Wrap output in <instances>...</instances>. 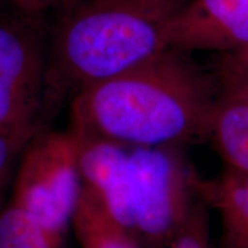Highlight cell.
Returning <instances> with one entry per match:
<instances>
[{
    "label": "cell",
    "mask_w": 248,
    "mask_h": 248,
    "mask_svg": "<svg viewBox=\"0 0 248 248\" xmlns=\"http://www.w3.org/2000/svg\"><path fill=\"white\" fill-rule=\"evenodd\" d=\"M190 52L168 47L80 89L69 131L130 147L177 146L207 138L219 86Z\"/></svg>",
    "instance_id": "6da1fadb"
},
{
    "label": "cell",
    "mask_w": 248,
    "mask_h": 248,
    "mask_svg": "<svg viewBox=\"0 0 248 248\" xmlns=\"http://www.w3.org/2000/svg\"><path fill=\"white\" fill-rule=\"evenodd\" d=\"M188 0H66L48 46V105L167 48L170 21Z\"/></svg>",
    "instance_id": "7a4b0ae2"
},
{
    "label": "cell",
    "mask_w": 248,
    "mask_h": 248,
    "mask_svg": "<svg viewBox=\"0 0 248 248\" xmlns=\"http://www.w3.org/2000/svg\"><path fill=\"white\" fill-rule=\"evenodd\" d=\"M199 176L177 146L130 147L132 235L142 248H170L199 201Z\"/></svg>",
    "instance_id": "3957f363"
},
{
    "label": "cell",
    "mask_w": 248,
    "mask_h": 248,
    "mask_svg": "<svg viewBox=\"0 0 248 248\" xmlns=\"http://www.w3.org/2000/svg\"><path fill=\"white\" fill-rule=\"evenodd\" d=\"M83 193L74 135L39 132L23 148L12 202L61 248Z\"/></svg>",
    "instance_id": "277c9868"
},
{
    "label": "cell",
    "mask_w": 248,
    "mask_h": 248,
    "mask_svg": "<svg viewBox=\"0 0 248 248\" xmlns=\"http://www.w3.org/2000/svg\"><path fill=\"white\" fill-rule=\"evenodd\" d=\"M48 51L35 18L0 20V131L29 142L49 109Z\"/></svg>",
    "instance_id": "5b68a950"
},
{
    "label": "cell",
    "mask_w": 248,
    "mask_h": 248,
    "mask_svg": "<svg viewBox=\"0 0 248 248\" xmlns=\"http://www.w3.org/2000/svg\"><path fill=\"white\" fill-rule=\"evenodd\" d=\"M166 46L216 54L248 46V0H188L167 28Z\"/></svg>",
    "instance_id": "8992f818"
},
{
    "label": "cell",
    "mask_w": 248,
    "mask_h": 248,
    "mask_svg": "<svg viewBox=\"0 0 248 248\" xmlns=\"http://www.w3.org/2000/svg\"><path fill=\"white\" fill-rule=\"evenodd\" d=\"M73 135L76 140L83 191L114 221L132 234L129 185L130 146L107 139Z\"/></svg>",
    "instance_id": "52a82bcc"
},
{
    "label": "cell",
    "mask_w": 248,
    "mask_h": 248,
    "mask_svg": "<svg viewBox=\"0 0 248 248\" xmlns=\"http://www.w3.org/2000/svg\"><path fill=\"white\" fill-rule=\"evenodd\" d=\"M207 138L225 168L248 176V93L219 88Z\"/></svg>",
    "instance_id": "ba28073f"
},
{
    "label": "cell",
    "mask_w": 248,
    "mask_h": 248,
    "mask_svg": "<svg viewBox=\"0 0 248 248\" xmlns=\"http://www.w3.org/2000/svg\"><path fill=\"white\" fill-rule=\"evenodd\" d=\"M199 197L218 213L221 248H248V176L225 168L212 181H198Z\"/></svg>",
    "instance_id": "9c48e42d"
},
{
    "label": "cell",
    "mask_w": 248,
    "mask_h": 248,
    "mask_svg": "<svg viewBox=\"0 0 248 248\" xmlns=\"http://www.w3.org/2000/svg\"><path fill=\"white\" fill-rule=\"evenodd\" d=\"M71 225L82 248H142L84 191Z\"/></svg>",
    "instance_id": "30bf717a"
},
{
    "label": "cell",
    "mask_w": 248,
    "mask_h": 248,
    "mask_svg": "<svg viewBox=\"0 0 248 248\" xmlns=\"http://www.w3.org/2000/svg\"><path fill=\"white\" fill-rule=\"evenodd\" d=\"M0 248H58L26 210L12 202L0 213Z\"/></svg>",
    "instance_id": "8fae6325"
},
{
    "label": "cell",
    "mask_w": 248,
    "mask_h": 248,
    "mask_svg": "<svg viewBox=\"0 0 248 248\" xmlns=\"http://www.w3.org/2000/svg\"><path fill=\"white\" fill-rule=\"evenodd\" d=\"M213 71L219 88L248 93V46L218 54Z\"/></svg>",
    "instance_id": "7c38bea8"
},
{
    "label": "cell",
    "mask_w": 248,
    "mask_h": 248,
    "mask_svg": "<svg viewBox=\"0 0 248 248\" xmlns=\"http://www.w3.org/2000/svg\"><path fill=\"white\" fill-rule=\"evenodd\" d=\"M209 233L207 203L200 198L185 228L170 248H209Z\"/></svg>",
    "instance_id": "4fadbf2b"
},
{
    "label": "cell",
    "mask_w": 248,
    "mask_h": 248,
    "mask_svg": "<svg viewBox=\"0 0 248 248\" xmlns=\"http://www.w3.org/2000/svg\"><path fill=\"white\" fill-rule=\"evenodd\" d=\"M27 144L28 142L26 141L0 131V193L4 187L6 177L8 176L14 157L21 151H23Z\"/></svg>",
    "instance_id": "5bb4252c"
},
{
    "label": "cell",
    "mask_w": 248,
    "mask_h": 248,
    "mask_svg": "<svg viewBox=\"0 0 248 248\" xmlns=\"http://www.w3.org/2000/svg\"><path fill=\"white\" fill-rule=\"evenodd\" d=\"M23 16L36 18L51 9L59 8L66 0H9Z\"/></svg>",
    "instance_id": "9a60e30c"
}]
</instances>
